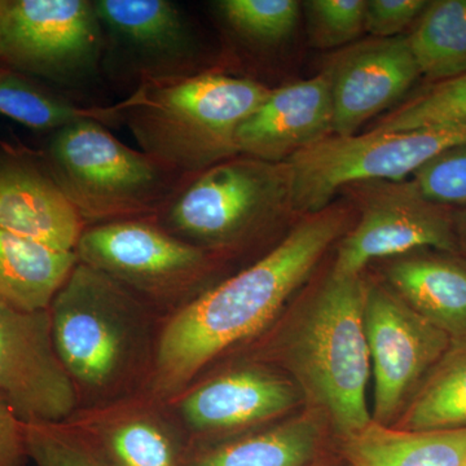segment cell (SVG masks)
Instances as JSON below:
<instances>
[{
    "label": "cell",
    "instance_id": "1",
    "mask_svg": "<svg viewBox=\"0 0 466 466\" xmlns=\"http://www.w3.org/2000/svg\"><path fill=\"white\" fill-rule=\"evenodd\" d=\"M342 210L312 214L265 257L162 318L147 394L179 395L228 350L258 336L346 228Z\"/></svg>",
    "mask_w": 466,
    "mask_h": 466
},
{
    "label": "cell",
    "instance_id": "2",
    "mask_svg": "<svg viewBox=\"0 0 466 466\" xmlns=\"http://www.w3.org/2000/svg\"><path fill=\"white\" fill-rule=\"evenodd\" d=\"M48 311L55 351L78 410L147 391L162 320L148 303L78 260Z\"/></svg>",
    "mask_w": 466,
    "mask_h": 466
},
{
    "label": "cell",
    "instance_id": "3",
    "mask_svg": "<svg viewBox=\"0 0 466 466\" xmlns=\"http://www.w3.org/2000/svg\"><path fill=\"white\" fill-rule=\"evenodd\" d=\"M271 88L217 72L143 82L116 104L149 157L183 179L238 156L236 134Z\"/></svg>",
    "mask_w": 466,
    "mask_h": 466
},
{
    "label": "cell",
    "instance_id": "4",
    "mask_svg": "<svg viewBox=\"0 0 466 466\" xmlns=\"http://www.w3.org/2000/svg\"><path fill=\"white\" fill-rule=\"evenodd\" d=\"M46 159L87 227L155 217L184 180L95 119L55 131Z\"/></svg>",
    "mask_w": 466,
    "mask_h": 466
},
{
    "label": "cell",
    "instance_id": "5",
    "mask_svg": "<svg viewBox=\"0 0 466 466\" xmlns=\"http://www.w3.org/2000/svg\"><path fill=\"white\" fill-rule=\"evenodd\" d=\"M360 276L332 278L312 302L291 345L300 381L345 437L373 421L367 406L370 373Z\"/></svg>",
    "mask_w": 466,
    "mask_h": 466
},
{
    "label": "cell",
    "instance_id": "6",
    "mask_svg": "<svg viewBox=\"0 0 466 466\" xmlns=\"http://www.w3.org/2000/svg\"><path fill=\"white\" fill-rule=\"evenodd\" d=\"M466 146V126H437L351 137H328L288 159V198L317 214L346 184L400 182L447 150Z\"/></svg>",
    "mask_w": 466,
    "mask_h": 466
},
{
    "label": "cell",
    "instance_id": "7",
    "mask_svg": "<svg viewBox=\"0 0 466 466\" xmlns=\"http://www.w3.org/2000/svg\"><path fill=\"white\" fill-rule=\"evenodd\" d=\"M287 198L285 167L236 156L184 179L153 218L211 254L249 238Z\"/></svg>",
    "mask_w": 466,
    "mask_h": 466
},
{
    "label": "cell",
    "instance_id": "8",
    "mask_svg": "<svg viewBox=\"0 0 466 466\" xmlns=\"http://www.w3.org/2000/svg\"><path fill=\"white\" fill-rule=\"evenodd\" d=\"M76 254L162 318L201 294L213 267V254L171 235L153 217L86 227Z\"/></svg>",
    "mask_w": 466,
    "mask_h": 466
},
{
    "label": "cell",
    "instance_id": "9",
    "mask_svg": "<svg viewBox=\"0 0 466 466\" xmlns=\"http://www.w3.org/2000/svg\"><path fill=\"white\" fill-rule=\"evenodd\" d=\"M104 35L90 0H0V66L76 85L101 67Z\"/></svg>",
    "mask_w": 466,
    "mask_h": 466
},
{
    "label": "cell",
    "instance_id": "10",
    "mask_svg": "<svg viewBox=\"0 0 466 466\" xmlns=\"http://www.w3.org/2000/svg\"><path fill=\"white\" fill-rule=\"evenodd\" d=\"M104 35L101 67L121 81L198 75L196 38L182 9L167 0H94Z\"/></svg>",
    "mask_w": 466,
    "mask_h": 466
},
{
    "label": "cell",
    "instance_id": "11",
    "mask_svg": "<svg viewBox=\"0 0 466 466\" xmlns=\"http://www.w3.org/2000/svg\"><path fill=\"white\" fill-rule=\"evenodd\" d=\"M364 324L375 375V417L386 425L431 368L447 354L452 339L379 285L367 287Z\"/></svg>",
    "mask_w": 466,
    "mask_h": 466
},
{
    "label": "cell",
    "instance_id": "12",
    "mask_svg": "<svg viewBox=\"0 0 466 466\" xmlns=\"http://www.w3.org/2000/svg\"><path fill=\"white\" fill-rule=\"evenodd\" d=\"M0 400L23 422L66 421L78 410L55 351L48 309L26 312L0 302Z\"/></svg>",
    "mask_w": 466,
    "mask_h": 466
},
{
    "label": "cell",
    "instance_id": "13",
    "mask_svg": "<svg viewBox=\"0 0 466 466\" xmlns=\"http://www.w3.org/2000/svg\"><path fill=\"white\" fill-rule=\"evenodd\" d=\"M297 398L284 377L250 364L192 383L164 406L192 449L208 437L238 433L283 415Z\"/></svg>",
    "mask_w": 466,
    "mask_h": 466
},
{
    "label": "cell",
    "instance_id": "14",
    "mask_svg": "<svg viewBox=\"0 0 466 466\" xmlns=\"http://www.w3.org/2000/svg\"><path fill=\"white\" fill-rule=\"evenodd\" d=\"M334 137H351L392 106L420 76L408 36L375 38L342 51L328 69Z\"/></svg>",
    "mask_w": 466,
    "mask_h": 466
},
{
    "label": "cell",
    "instance_id": "15",
    "mask_svg": "<svg viewBox=\"0 0 466 466\" xmlns=\"http://www.w3.org/2000/svg\"><path fill=\"white\" fill-rule=\"evenodd\" d=\"M455 247L447 218L407 184L394 186L370 200L359 225L341 242L332 276L355 278L372 259L420 248L453 251Z\"/></svg>",
    "mask_w": 466,
    "mask_h": 466
},
{
    "label": "cell",
    "instance_id": "16",
    "mask_svg": "<svg viewBox=\"0 0 466 466\" xmlns=\"http://www.w3.org/2000/svg\"><path fill=\"white\" fill-rule=\"evenodd\" d=\"M66 421L108 466H184L187 444L179 428L147 392L78 410Z\"/></svg>",
    "mask_w": 466,
    "mask_h": 466
},
{
    "label": "cell",
    "instance_id": "17",
    "mask_svg": "<svg viewBox=\"0 0 466 466\" xmlns=\"http://www.w3.org/2000/svg\"><path fill=\"white\" fill-rule=\"evenodd\" d=\"M333 134L329 82L321 75L269 92L238 127V155L262 161L289 159Z\"/></svg>",
    "mask_w": 466,
    "mask_h": 466
},
{
    "label": "cell",
    "instance_id": "18",
    "mask_svg": "<svg viewBox=\"0 0 466 466\" xmlns=\"http://www.w3.org/2000/svg\"><path fill=\"white\" fill-rule=\"evenodd\" d=\"M86 227L47 168L27 161L0 164V229L76 253Z\"/></svg>",
    "mask_w": 466,
    "mask_h": 466
},
{
    "label": "cell",
    "instance_id": "19",
    "mask_svg": "<svg viewBox=\"0 0 466 466\" xmlns=\"http://www.w3.org/2000/svg\"><path fill=\"white\" fill-rule=\"evenodd\" d=\"M76 263L75 251L0 229V302L26 312L50 309Z\"/></svg>",
    "mask_w": 466,
    "mask_h": 466
},
{
    "label": "cell",
    "instance_id": "20",
    "mask_svg": "<svg viewBox=\"0 0 466 466\" xmlns=\"http://www.w3.org/2000/svg\"><path fill=\"white\" fill-rule=\"evenodd\" d=\"M345 440L352 466H466V428L406 431L372 421Z\"/></svg>",
    "mask_w": 466,
    "mask_h": 466
},
{
    "label": "cell",
    "instance_id": "21",
    "mask_svg": "<svg viewBox=\"0 0 466 466\" xmlns=\"http://www.w3.org/2000/svg\"><path fill=\"white\" fill-rule=\"evenodd\" d=\"M398 296L426 320L466 341V271L440 259H404L389 269Z\"/></svg>",
    "mask_w": 466,
    "mask_h": 466
},
{
    "label": "cell",
    "instance_id": "22",
    "mask_svg": "<svg viewBox=\"0 0 466 466\" xmlns=\"http://www.w3.org/2000/svg\"><path fill=\"white\" fill-rule=\"evenodd\" d=\"M318 441L317 422L302 417L260 433L188 449L184 466H305Z\"/></svg>",
    "mask_w": 466,
    "mask_h": 466
},
{
    "label": "cell",
    "instance_id": "23",
    "mask_svg": "<svg viewBox=\"0 0 466 466\" xmlns=\"http://www.w3.org/2000/svg\"><path fill=\"white\" fill-rule=\"evenodd\" d=\"M408 39L420 75L438 82L466 75V0L428 5Z\"/></svg>",
    "mask_w": 466,
    "mask_h": 466
},
{
    "label": "cell",
    "instance_id": "24",
    "mask_svg": "<svg viewBox=\"0 0 466 466\" xmlns=\"http://www.w3.org/2000/svg\"><path fill=\"white\" fill-rule=\"evenodd\" d=\"M0 115L35 131L61 130L84 119L119 121L118 106L85 108L39 87L20 73L0 69Z\"/></svg>",
    "mask_w": 466,
    "mask_h": 466
},
{
    "label": "cell",
    "instance_id": "25",
    "mask_svg": "<svg viewBox=\"0 0 466 466\" xmlns=\"http://www.w3.org/2000/svg\"><path fill=\"white\" fill-rule=\"evenodd\" d=\"M466 428V341H456L417 392L398 428L406 431Z\"/></svg>",
    "mask_w": 466,
    "mask_h": 466
},
{
    "label": "cell",
    "instance_id": "26",
    "mask_svg": "<svg viewBox=\"0 0 466 466\" xmlns=\"http://www.w3.org/2000/svg\"><path fill=\"white\" fill-rule=\"evenodd\" d=\"M437 126H466V75L438 82L383 116L370 131L391 133Z\"/></svg>",
    "mask_w": 466,
    "mask_h": 466
},
{
    "label": "cell",
    "instance_id": "27",
    "mask_svg": "<svg viewBox=\"0 0 466 466\" xmlns=\"http://www.w3.org/2000/svg\"><path fill=\"white\" fill-rule=\"evenodd\" d=\"M216 8L233 32L258 43L283 41L293 32L299 14L296 0H222Z\"/></svg>",
    "mask_w": 466,
    "mask_h": 466
},
{
    "label": "cell",
    "instance_id": "28",
    "mask_svg": "<svg viewBox=\"0 0 466 466\" xmlns=\"http://www.w3.org/2000/svg\"><path fill=\"white\" fill-rule=\"evenodd\" d=\"M23 429L27 458L36 466H108L66 420L23 422Z\"/></svg>",
    "mask_w": 466,
    "mask_h": 466
},
{
    "label": "cell",
    "instance_id": "29",
    "mask_svg": "<svg viewBox=\"0 0 466 466\" xmlns=\"http://www.w3.org/2000/svg\"><path fill=\"white\" fill-rule=\"evenodd\" d=\"M305 5L309 36L318 48L348 45L364 30L366 0H311Z\"/></svg>",
    "mask_w": 466,
    "mask_h": 466
},
{
    "label": "cell",
    "instance_id": "30",
    "mask_svg": "<svg viewBox=\"0 0 466 466\" xmlns=\"http://www.w3.org/2000/svg\"><path fill=\"white\" fill-rule=\"evenodd\" d=\"M410 191L431 204H465L466 146L441 153L413 174Z\"/></svg>",
    "mask_w": 466,
    "mask_h": 466
},
{
    "label": "cell",
    "instance_id": "31",
    "mask_svg": "<svg viewBox=\"0 0 466 466\" xmlns=\"http://www.w3.org/2000/svg\"><path fill=\"white\" fill-rule=\"evenodd\" d=\"M424 0H370L364 30L376 38H391L410 25L428 7Z\"/></svg>",
    "mask_w": 466,
    "mask_h": 466
},
{
    "label": "cell",
    "instance_id": "32",
    "mask_svg": "<svg viewBox=\"0 0 466 466\" xmlns=\"http://www.w3.org/2000/svg\"><path fill=\"white\" fill-rule=\"evenodd\" d=\"M27 460L23 421L0 400V466H25Z\"/></svg>",
    "mask_w": 466,
    "mask_h": 466
},
{
    "label": "cell",
    "instance_id": "33",
    "mask_svg": "<svg viewBox=\"0 0 466 466\" xmlns=\"http://www.w3.org/2000/svg\"><path fill=\"white\" fill-rule=\"evenodd\" d=\"M0 69H3L2 66H0Z\"/></svg>",
    "mask_w": 466,
    "mask_h": 466
}]
</instances>
